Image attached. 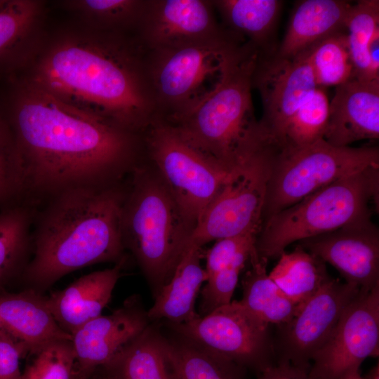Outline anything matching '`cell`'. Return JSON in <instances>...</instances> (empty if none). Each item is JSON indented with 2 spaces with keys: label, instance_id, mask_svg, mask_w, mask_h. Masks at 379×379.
Listing matches in <instances>:
<instances>
[{
  "label": "cell",
  "instance_id": "cell-14",
  "mask_svg": "<svg viewBox=\"0 0 379 379\" xmlns=\"http://www.w3.org/2000/svg\"><path fill=\"white\" fill-rule=\"evenodd\" d=\"M277 53V52H276ZM258 53L252 86L261 97L260 121L274 147L292 114L317 86L307 50L293 58Z\"/></svg>",
  "mask_w": 379,
  "mask_h": 379
},
{
  "label": "cell",
  "instance_id": "cell-36",
  "mask_svg": "<svg viewBox=\"0 0 379 379\" xmlns=\"http://www.w3.org/2000/svg\"><path fill=\"white\" fill-rule=\"evenodd\" d=\"M249 258H241L208 278L200 291V316L231 302L239 274L247 265Z\"/></svg>",
  "mask_w": 379,
  "mask_h": 379
},
{
  "label": "cell",
  "instance_id": "cell-13",
  "mask_svg": "<svg viewBox=\"0 0 379 379\" xmlns=\"http://www.w3.org/2000/svg\"><path fill=\"white\" fill-rule=\"evenodd\" d=\"M359 288L332 278L273 333L276 363L310 368L314 354L326 342Z\"/></svg>",
  "mask_w": 379,
  "mask_h": 379
},
{
  "label": "cell",
  "instance_id": "cell-7",
  "mask_svg": "<svg viewBox=\"0 0 379 379\" xmlns=\"http://www.w3.org/2000/svg\"><path fill=\"white\" fill-rule=\"evenodd\" d=\"M370 168H379L376 146L335 147L321 139L302 147L274 148L262 222L314 192Z\"/></svg>",
  "mask_w": 379,
  "mask_h": 379
},
{
  "label": "cell",
  "instance_id": "cell-37",
  "mask_svg": "<svg viewBox=\"0 0 379 379\" xmlns=\"http://www.w3.org/2000/svg\"><path fill=\"white\" fill-rule=\"evenodd\" d=\"M260 229L254 227L240 234L216 240L213 246L204 253L208 278L237 260L249 257L255 248Z\"/></svg>",
  "mask_w": 379,
  "mask_h": 379
},
{
  "label": "cell",
  "instance_id": "cell-33",
  "mask_svg": "<svg viewBox=\"0 0 379 379\" xmlns=\"http://www.w3.org/2000/svg\"><path fill=\"white\" fill-rule=\"evenodd\" d=\"M146 0H85L77 8L94 20L105 32H135Z\"/></svg>",
  "mask_w": 379,
  "mask_h": 379
},
{
  "label": "cell",
  "instance_id": "cell-9",
  "mask_svg": "<svg viewBox=\"0 0 379 379\" xmlns=\"http://www.w3.org/2000/svg\"><path fill=\"white\" fill-rule=\"evenodd\" d=\"M142 142L152 166L195 227L237 169L230 170L206 157L160 119L153 121L143 133Z\"/></svg>",
  "mask_w": 379,
  "mask_h": 379
},
{
  "label": "cell",
  "instance_id": "cell-26",
  "mask_svg": "<svg viewBox=\"0 0 379 379\" xmlns=\"http://www.w3.org/2000/svg\"><path fill=\"white\" fill-rule=\"evenodd\" d=\"M166 352L173 379H246V371L191 340L174 333Z\"/></svg>",
  "mask_w": 379,
  "mask_h": 379
},
{
  "label": "cell",
  "instance_id": "cell-40",
  "mask_svg": "<svg viewBox=\"0 0 379 379\" xmlns=\"http://www.w3.org/2000/svg\"><path fill=\"white\" fill-rule=\"evenodd\" d=\"M369 74L371 80H379V31L373 36L368 48Z\"/></svg>",
  "mask_w": 379,
  "mask_h": 379
},
{
  "label": "cell",
  "instance_id": "cell-41",
  "mask_svg": "<svg viewBox=\"0 0 379 379\" xmlns=\"http://www.w3.org/2000/svg\"><path fill=\"white\" fill-rule=\"evenodd\" d=\"M361 379H379L378 363L369 371L364 378L361 377Z\"/></svg>",
  "mask_w": 379,
  "mask_h": 379
},
{
  "label": "cell",
  "instance_id": "cell-6",
  "mask_svg": "<svg viewBox=\"0 0 379 379\" xmlns=\"http://www.w3.org/2000/svg\"><path fill=\"white\" fill-rule=\"evenodd\" d=\"M379 168H370L333 182L272 215L255 242L259 256L279 257L290 244L370 218L378 199Z\"/></svg>",
  "mask_w": 379,
  "mask_h": 379
},
{
  "label": "cell",
  "instance_id": "cell-24",
  "mask_svg": "<svg viewBox=\"0 0 379 379\" xmlns=\"http://www.w3.org/2000/svg\"><path fill=\"white\" fill-rule=\"evenodd\" d=\"M157 325L150 323L112 360L96 369L90 379H173L165 335Z\"/></svg>",
  "mask_w": 379,
  "mask_h": 379
},
{
  "label": "cell",
  "instance_id": "cell-11",
  "mask_svg": "<svg viewBox=\"0 0 379 379\" xmlns=\"http://www.w3.org/2000/svg\"><path fill=\"white\" fill-rule=\"evenodd\" d=\"M274 147L236 170L198 220L189 244H206L240 234L262 224V211Z\"/></svg>",
  "mask_w": 379,
  "mask_h": 379
},
{
  "label": "cell",
  "instance_id": "cell-18",
  "mask_svg": "<svg viewBox=\"0 0 379 379\" xmlns=\"http://www.w3.org/2000/svg\"><path fill=\"white\" fill-rule=\"evenodd\" d=\"M379 138V80L352 78L335 86L323 139L335 147Z\"/></svg>",
  "mask_w": 379,
  "mask_h": 379
},
{
  "label": "cell",
  "instance_id": "cell-19",
  "mask_svg": "<svg viewBox=\"0 0 379 379\" xmlns=\"http://www.w3.org/2000/svg\"><path fill=\"white\" fill-rule=\"evenodd\" d=\"M125 258L111 268L84 275L67 287L46 297L59 326L71 335L81 326L101 315L121 277Z\"/></svg>",
  "mask_w": 379,
  "mask_h": 379
},
{
  "label": "cell",
  "instance_id": "cell-35",
  "mask_svg": "<svg viewBox=\"0 0 379 379\" xmlns=\"http://www.w3.org/2000/svg\"><path fill=\"white\" fill-rule=\"evenodd\" d=\"M22 203V182L15 140L0 111V209Z\"/></svg>",
  "mask_w": 379,
  "mask_h": 379
},
{
  "label": "cell",
  "instance_id": "cell-29",
  "mask_svg": "<svg viewBox=\"0 0 379 379\" xmlns=\"http://www.w3.org/2000/svg\"><path fill=\"white\" fill-rule=\"evenodd\" d=\"M329 116L324 88L317 87L288 119L276 148L298 147L323 139Z\"/></svg>",
  "mask_w": 379,
  "mask_h": 379
},
{
  "label": "cell",
  "instance_id": "cell-17",
  "mask_svg": "<svg viewBox=\"0 0 379 379\" xmlns=\"http://www.w3.org/2000/svg\"><path fill=\"white\" fill-rule=\"evenodd\" d=\"M140 298H127L112 314L100 315L72 335L74 373L90 379L96 369L108 363L150 324Z\"/></svg>",
  "mask_w": 379,
  "mask_h": 379
},
{
  "label": "cell",
  "instance_id": "cell-8",
  "mask_svg": "<svg viewBox=\"0 0 379 379\" xmlns=\"http://www.w3.org/2000/svg\"><path fill=\"white\" fill-rule=\"evenodd\" d=\"M234 34L148 51L147 68L158 119L182 114L219 81L228 56L244 44Z\"/></svg>",
  "mask_w": 379,
  "mask_h": 379
},
{
  "label": "cell",
  "instance_id": "cell-5",
  "mask_svg": "<svg viewBox=\"0 0 379 379\" xmlns=\"http://www.w3.org/2000/svg\"><path fill=\"white\" fill-rule=\"evenodd\" d=\"M126 187L121 231L155 298L171 279L194 227L153 168L136 164Z\"/></svg>",
  "mask_w": 379,
  "mask_h": 379
},
{
  "label": "cell",
  "instance_id": "cell-10",
  "mask_svg": "<svg viewBox=\"0 0 379 379\" xmlns=\"http://www.w3.org/2000/svg\"><path fill=\"white\" fill-rule=\"evenodd\" d=\"M173 331L258 375L276 364L271 325L239 301H231L190 321L171 324Z\"/></svg>",
  "mask_w": 379,
  "mask_h": 379
},
{
  "label": "cell",
  "instance_id": "cell-27",
  "mask_svg": "<svg viewBox=\"0 0 379 379\" xmlns=\"http://www.w3.org/2000/svg\"><path fill=\"white\" fill-rule=\"evenodd\" d=\"M268 273L286 296L300 307L314 296L331 277L326 263L298 245L290 253L283 252Z\"/></svg>",
  "mask_w": 379,
  "mask_h": 379
},
{
  "label": "cell",
  "instance_id": "cell-20",
  "mask_svg": "<svg viewBox=\"0 0 379 379\" xmlns=\"http://www.w3.org/2000/svg\"><path fill=\"white\" fill-rule=\"evenodd\" d=\"M0 328L31 355L53 342L72 340L54 318L46 297L32 288L0 296Z\"/></svg>",
  "mask_w": 379,
  "mask_h": 379
},
{
  "label": "cell",
  "instance_id": "cell-23",
  "mask_svg": "<svg viewBox=\"0 0 379 379\" xmlns=\"http://www.w3.org/2000/svg\"><path fill=\"white\" fill-rule=\"evenodd\" d=\"M220 24L260 54L275 53L274 37L283 1L279 0H213Z\"/></svg>",
  "mask_w": 379,
  "mask_h": 379
},
{
  "label": "cell",
  "instance_id": "cell-15",
  "mask_svg": "<svg viewBox=\"0 0 379 379\" xmlns=\"http://www.w3.org/2000/svg\"><path fill=\"white\" fill-rule=\"evenodd\" d=\"M215 14L211 0H146L135 34L152 51L232 34Z\"/></svg>",
  "mask_w": 379,
  "mask_h": 379
},
{
  "label": "cell",
  "instance_id": "cell-34",
  "mask_svg": "<svg viewBox=\"0 0 379 379\" xmlns=\"http://www.w3.org/2000/svg\"><path fill=\"white\" fill-rule=\"evenodd\" d=\"M32 356L20 379H72L75 356L71 340L53 342Z\"/></svg>",
  "mask_w": 379,
  "mask_h": 379
},
{
  "label": "cell",
  "instance_id": "cell-25",
  "mask_svg": "<svg viewBox=\"0 0 379 379\" xmlns=\"http://www.w3.org/2000/svg\"><path fill=\"white\" fill-rule=\"evenodd\" d=\"M268 260L260 257L255 248L247 262L242 280L241 304L262 321L277 326L289 321L299 306L289 300L267 272Z\"/></svg>",
  "mask_w": 379,
  "mask_h": 379
},
{
  "label": "cell",
  "instance_id": "cell-39",
  "mask_svg": "<svg viewBox=\"0 0 379 379\" xmlns=\"http://www.w3.org/2000/svg\"><path fill=\"white\" fill-rule=\"evenodd\" d=\"M310 368L277 362L258 374V379H311Z\"/></svg>",
  "mask_w": 379,
  "mask_h": 379
},
{
  "label": "cell",
  "instance_id": "cell-42",
  "mask_svg": "<svg viewBox=\"0 0 379 379\" xmlns=\"http://www.w3.org/2000/svg\"><path fill=\"white\" fill-rule=\"evenodd\" d=\"M72 379H84V378L81 377L80 375H77V373H74V374L72 375Z\"/></svg>",
  "mask_w": 379,
  "mask_h": 379
},
{
  "label": "cell",
  "instance_id": "cell-43",
  "mask_svg": "<svg viewBox=\"0 0 379 379\" xmlns=\"http://www.w3.org/2000/svg\"><path fill=\"white\" fill-rule=\"evenodd\" d=\"M352 379H361V376L360 375V374H358L353 377Z\"/></svg>",
  "mask_w": 379,
  "mask_h": 379
},
{
  "label": "cell",
  "instance_id": "cell-2",
  "mask_svg": "<svg viewBox=\"0 0 379 379\" xmlns=\"http://www.w3.org/2000/svg\"><path fill=\"white\" fill-rule=\"evenodd\" d=\"M147 51L135 34L105 32L98 39L69 41L52 49L36 85L59 99L132 133L158 119Z\"/></svg>",
  "mask_w": 379,
  "mask_h": 379
},
{
  "label": "cell",
  "instance_id": "cell-4",
  "mask_svg": "<svg viewBox=\"0 0 379 379\" xmlns=\"http://www.w3.org/2000/svg\"><path fill=\"white\" fill-rule=\"evenodd\" d=\"M258 55L256 48L245 42L228 56L211 91L164 121L194 149L230 170L274 147L254 114L252 77Z\"/></svg>",
  "mask_w": 379,
  "mask_h": 379
},
{
  "label": "cell",
  "instance_id": "cell-22",
  "mask_svg": "<svg viewBox=\"0 0 379 379\" xmlns=\"http://www.w3.org/2000/svg\"><path fill=\"white\" fill-rule=\"evenodd\" d=\"M351 5L342 0L298 1L276 53L293 58L324 39L345 31Z\"/></svg>",
  "mask_w": 379,
  "mask_h": 379
},
{
  "label": "cell",
  "instance_id": "cell-38",
  "mask_svg": "<svg viewBox=\"0 0 379 379\" xmlns=\"http://www.w3.org/2000/svg\"><path fill=\"white\" fill-rule=\"evenodd\" d=\"M26 354L23 345L0 328V379H20V359Z\"/></svg>",
  "mask_w": 379,
  "mask_h": 379
},
{
  "label": "cell",
  "instance_id": "cell-31",
  "mask_svg": "<svg viewBox=\"0 0 379 379\" xmlns=\"http://www.w3.org/2000/svg\"><path fill=\"white\" fill-rule=\"evenodd\" d=\"M306 50L318 87L337 86L354 78L345 31L328 36Z\"/></svg>",
  "mask_w": 379,
  "mask_h": 379
},
{
  "label": "cell",
  "instance_id": "cell-16",
  "mask_svg": "<svg viewBox=\"0 0 379 379\" xmlns=\"http://www.w3.org/2000/svg\"><path fill=\"white\" fill-rule=\"evenodd\" d=\"M359 289L379 285V232L371 217L298 244Z\"/></svg>",
  "mask_w": 379,
  "mask_h": 379
},
{
  "label": "cell",
  "instance_id": "cell-12",
  "mask_svg": "<svg viewBox=\"0 0 379 379\" xmlns=\"http://www.w3.org/2000/svg\"><path fill=\"white\" fill-rule=\"evenodd\" d=\"M379 285L359 290L313 357L311 379H352L362 362L378 355Z\"/></svg>",
  "mask_w": 379,
  "mask_h": 379
},
{
  "label": "cell",
  "instance_id": "cell-21",
  "mask_svg": "<svg viewBox=\"0 0 379 379\" xmlns=\"http://www.w3.org/2000/svg\"><path fill=\"white\" fill-rule=\"evenodd\" d=\"M204 253L201 247L189 244L174 273L154 298L147 310L151 322L166 319L168 324H180L197 319L195 303L200 289L208 279L201 265Z\"/></svg>",
  "mask_w": 379,
  "mask_h": 379
},
{
  "label": "cell",
  "instance_id": "cell-30",
  "mask_svg": "<svg viewBox=\"0 0 379 379\" xmlns=\"http://www.w3.org/2000/svg\"><path fill=\"white\" fill-rule=\"evenodd\" d=\"M379 31V1L361 0L352 4L345 23L354 78L373 81L369 74L368 48Z\"/></svg>",
  "mask_w": 379,
  "mask_h": 379
},
{
  "label": "cell",
  "instance_id": "cell-1",
  "mask_svg": "<svg viewBox=\"0 0 379 379\" xmlns=\"http://www.w3.org/2000/svg\"><path fill=\"white\" fill-rule=\"evenodd\" d=\"M0 111L15 140L22 203L34 208L67 190L121 182L138 164L142 136L35 85L8 80Z\"/></svg>",
  "mask_w": 379,
  "mask_h": 379
},
{
  "label": "cell",
  "instance_id": "cell-32",
  "mask_svg": "<svg viewBox=\"0 0 379 379\" xmlns=\"http://www.w3.org/2000/svg\"><path fill=\"white\" fill-rule=\"evenodd\" d=\"M38 13L26 0H0V70L12 69L16 53Z\"/></svg>",
  "mask_w": 379,
  "mask_h": 379
},
{
  "label": "cell",
  "instance_id": "cell-3",
  "mask_svg": "<svg viewBox=\"0 0 379 379\" xmlns=\"http://www.w3.org/2000/svg\"><path fill=\"white\" fill-rule=\"evenodd\" d=\"M125 191L121 182L72 189L35 209L32 258L22 274L30 288H46L80 268L124 258Z\"/></svg>",
  "mask_w": 379,
  "mask_h": 379
},
{
  "label": "cell",
  "instance_id": "cell-28",
  "mask_svg": "<svg viewBox=\"0 0 379 379\" xmlns=\"http://www.w3.org/2000/svg\"><path fill=\"white\" fill-rule=\"evenodd\" d=\"M34 214L24 203L0 209V284L22 274L29 261Z\"/></svg>",
  "mask_w": 379,
  "mask_h": 379
}]
</instances>
